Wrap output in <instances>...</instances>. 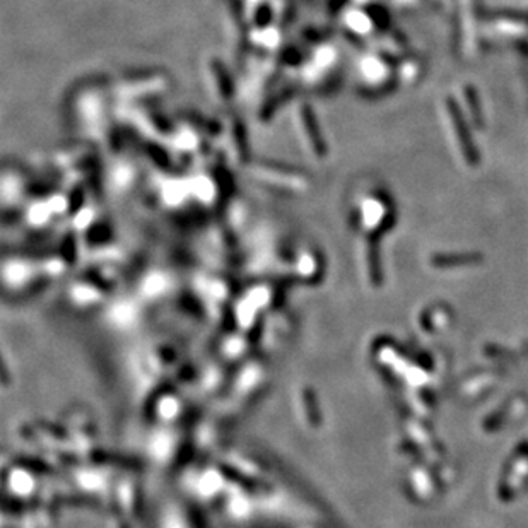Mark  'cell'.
<instances>
[{"label":"cell","instance_id":"obj_1","mask_svg":"<svg viewBox=\"0 0 528 528\" xmlns=\"http://www.w3.org/2000/svg\"><path fill=\"white\" fill-rule=\"evenodd\" d=\"M448 111H450V113H451L453 125H455V130L459 132V134H456V137H459V142L461 145V151H464L465 157H467L468 163H471V164H477V163H479V154L476 152V147H473L472 139H471V135H468L467 127H465L464 120L460 118L459 110H456L455 103H453V101L448 103Z\"/></svg>","mask_w":528,"mask_h":528},{"label":"cell","instance_id":"obj_2","mask_svg":"<svg viewBox=\"0 0 528 528\" xmlns=\"http://www.w3.org/2000/svg\"><path fill=\"white\" fill-rule=\"evenodd\" d=\"M303 127H305V130L308 132V139H310V144L313 145L315 152L318 154V156H323L325 154V145H323V140H322V135H320V130H318V125L317 122H315V115L311 113L310 108H303Z\"/></svg>","mask_w":528,"mask_h":528}]
</instances>
